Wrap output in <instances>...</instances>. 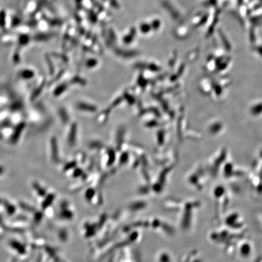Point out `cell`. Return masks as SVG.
I'll use <instances>...</instances> for the list:
<instances>
[{
	"label": "cell",
	"instance_id": "9c48e42d",
	"mask_svg": "<svg viewBox=\"0 0 262 262\" xmlns=\"http://www.w3.org/2000/svg\"><path fill=\"white\" fill-rule=\"evenodd\" d=\"M129 155L127 153H124L120 159V162L121 164H125L128 160Z\"/></svg>",
	"mask_w": 262,
	"mask_h": 262
},
{
	"label": "cell",
	"instance_id": "ba28073f",
	"mask_svg": "<svg viewBox=\"0 0 262 262\" xmlns=\"http://www.w3.org/2000/svg\"><path fill=\"white\" fill-rule=\"evenodd\" d=\"M66 89V86L64 85H61V86H60L59 87H58V88L55 90L54 95H55V96L60 95L61 94H62L65 91Z\"/></svg>",
	"mask_w": 262,
	"mask_h": 262
},
{
	"label": "cell",
	"instance_id": "3957f363",
	"mask_svg": "<svg viewBox=\"0 0 262 262\" xmlns=\"http://www.w3.org/2000/svg\"><path fill=\"white\" fill-rule=\"evenodd\" d=\"M77 108L80 110L89 112H94L97 110V107L95 106L84 102H80L77 103Z\"/></svg>",
	"mask_w": 262,
	"mask_h": 262
},
{
	"label": "cell",
	"instance_id": "5b68a950",
	"mask_svg": "<svg viewBox=\"0 0 262 262\" xmlns=\"http://www.w3.org/2000/svg\"><path fill=\"white\" fill-rule=\"evenodd\" d=\"M59 115L60 116V119H61L63 123H66L69 122V114H67V111L64 108L60 109Z\"/></svg>",
	"mask_w": 262,
	"mask_h": 262
},
{
	"label": "cell",
	"instance_id": "277c9868",
	"mask_svg": "<svg viewBox=\"0 0 262 262\" xmlns=\"http://www.w3.org/2000/svg\"><path fill=\"white\" fill-rule=\"evenodd\" d=\"M125 133V129L123 127L121 128L118 131L117 136V147L119 149L120 148V147L122 146L121 145H122L123 144Z\"/></svg>",
	"mask_w": 262,
	"mask_h": 262
},
{
	"label": "cell",
	"instance_id": "7c38bea8",
	"mask_svg": "<svg viewBox=\"0 0 262 262\" xmlns=\"http://www.w3.org/2000/svg\"><path fill=\"white\" fill-rule=\"evenodd\" d=\"M125 98L127 99V101H128V103H129L130 104H132L134 103V98H132V97H131V95H129V94H125Z\"/></svg>",
	"mask_w": 262,
	"mask_h": 262
},
{
	"label": "cell",
	"instance_id": "8fae6325",
	"mask_svg": "<svg viewBox=\"0 0 262 262\" xmlns=\"http://www.w3.org/2000/svg\"><path fill=\"white\" fill-rule=\"evenodd\" d=\"M76 162H70V163L66 165V166H65L64 169H65V170H69V169H72V168H73L75 166H76Z\"/></svg>",
	"mask_w": 262,
	"mask_h": 262
},
{
	"label": "cell",
	"instance_id": "7a4b0ae2",
	"mask_svg": "<svg viewBox=\"0 0 262 262\" xmlns=\"http://www.w3.org/2000/svg\"><path fill=\"white\" fill-rule=\"evenodd\" d=\"M51 150H52V157L53 160L55 162H58L60 159H59L58 144L55 138H53L51 140Z\"/></svg>",
	"mask_w": 262,
	"mask_h": 262
},
{
	"label": "cell",
	"instance_id": "6da1fadb",
	"mask_svg": "<svg viewBox=\"0 0 262 262\" xmlns=\"http://www.w3.org/2000/svg\"><path fill=\"white\" fill-rule=\"evenodd\" d=\"M77 126L76 123L72 125L70 129V132L68 136V143L70 146H73L75 143L76 142L77 138Z\"/></svg>",
	"mask_w": 262,
	"mask_h": 262
},
{
	"label": "cell",
	"instance_id": "5bb4252c",
	"mask_svg": "<svg viewBox=\"0 0 262 262\" xmlns=\"http://www.w3.org/2000/svg\"><path fill=\"white\" fill-rule=\"evenodd\" d=\"M2 170H3L2 168V167H0V172H2Z\"/></svg>",
	"mask_w": 262,
	"mask_h": 262
},
{
	"label": "cell",
	"instance_id": "4fadbf2b",
	"mask_svg": "<svg viewBox=\"0 0 262 262\" xmlns=\"http://www.w3.org/2000/svg\"><path fill=\"white\" fill-rule=\"evenodd\" d=\"M82 173V169L78 168V169H76V171H74V175H75V176H76V177H78V176L80 175V174H81Z\"/></svg>",
	"mask_w": 262,
	"mask_h": 262
},
{
	"label": "cell",
	"instance_id": "8992f818",
	"mask_svg": "<svg viewBox=\"0 0 262 262\" xmlns=\"http://www.w3.org/2000/svg\"><path fill=\"white\" fill-rule=\"evenodd\" d=\"M23 128H24V125H23V124H21V125H19L17 128L16 131H15V132H14V134L13 135V137H12V141H14V142H16L17 141V140L19 138V136H20V134L21 132V131L23 130Z\"/></svg>",
	"mask_w": 262,
	"mask_h": 262
},
{
	"label": "cell",
	"instance_id": "30bf717a",
	"mask_svg": "<svg viewBox=\"0 0 262 262\" xmlns=\"http://www.w3.org/2000/svg\"><path fill=\"white\" fill-rule=\"evenodd\" d=\"M103 146L102 143L100 142H97V141H94V142H92L90 144L89 146L91 148H94V149H96V148H99V147H101Z\"/></svg>",
	"mask_w": 262,
	"mask_h": 262
},
{
	"label": "cell",
	"instance_id": "52a82bcc",
	"mask_svg": "<svg viewBox=\"0 0 262 262\" xmlns=\"http://www.w3.org/2000/svg\"><path fill=\"white\" fill-rule=\"evenodd\" d=\"M108 155H109V157H108L107 165L109 166H110L111 165L113 164L114 162H115L116 154H115V152L114 150H112V149H110L108 152Z\"/></svg>",
	"mask_w": 262,
	"mask_h": 262
}]
</instances>
